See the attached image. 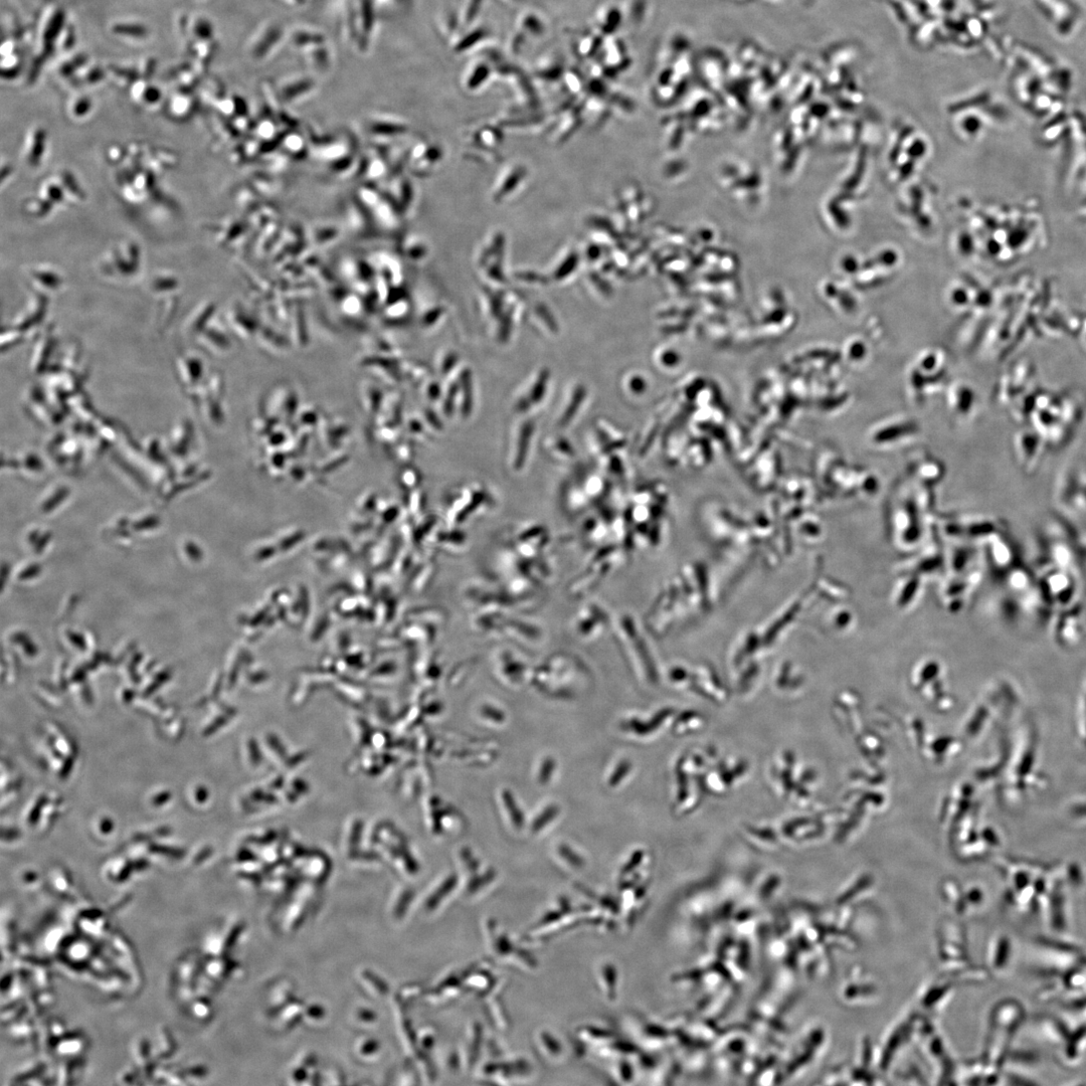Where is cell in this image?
<instances>
[{
	"label": "cell",
	"mask_w": 1086,
	"mask_h": 1086,
	"mask_svg": "<svg viewBox=\"0 0 1086 1086\" xmlns=\"http://www.w3.org/2000/svg\"><path fill=\"white\" fill-rule=\"evenodd\" d=\"M1029 564L1052 616L1083 601L1073 543L1056 515L1035 530Z\"/></svg>",
	"instance_id": "6da1fadb"
},
{
	"label": "cell",
	"mask_w": 1086,
	"mask_h": 1086,
	"mask_svg": "<svg viewBox=\"0 0 1086 1086\" xmlns=\"http://www.w3.org/2000/svg\"><path fill=\"white\" fill-rule=\"evenodd\" d=\"M1015 757L1016 800H1026L1032 793L1046 787V777L1039 769V734L1035 722L1026 718L1019 731Z\"/></svg>",
	"instance_id": "7a4b0ae2"
},
{
	"label": "cell",
	"mask_w": 1086,
	"mask_h": 1086,
	"mask_svg": "<svg viewBox=\"0 0 1086 1086\" xmlns=\"http://www.w3.org/2000/svg\"><path fill=\"white\" fill-rule=\"evenodd\" d=\"M1047 629L1055 645L1061 649H1073L1080 645L1086 635V612L1083 601L1056 612Z\"/></svg>",
	"instance_id": "3957f363"
},
{
	"label": "cell",
	"mask_w": 1086,
	"mask_h": 1086,
	"mask_svg": "<svg viewBox=\"0 0 1086 1086\" xmlns=\"http://www.w3.org/2000/svg\"><path fill=\"white\" fill-rule=\"evenodd\" d=\"M47 147V132L43 128H35L28 134L24 146V159L30 166H38L43 162Z\"/></svg>",
	"instance_id": "277c9868"
},
{
	"label": "cell",
	"mask_w": 1086,
	"mask_h": 1086,
	"mask_svg": "<svg viewBox=\"0 0 1086 1086\" xmlns=\"http://www.w3.org/2000/svg\"><path fill=\"white\" fill-rule=\"evenodd\" d=\"M31 277L37 285L56 291L64 282L60 273L51 266L36 267L31 270Z\"/></svg>",
	"instance_id": "5b68a950"
},
{
	"label": "cell",
	"mask_w": 1086,
	"mask_h": 1086,
	"mask_svg": "<svg viewBox=\"0 0 1086 1086\" xmlns=\"http://www.w3.org/2000/svg\"><path fill=\"white\" fill-rule=\"evenodd\" d=\"M1077 710V732L1082 745L1086 748V679L1081 688Z\"/></svg>",
	"instance_id": "8992f818"
},
{
	"label": "cell",
	"mask_w": 1086,
	"mask_h": 1086,
	"mask_svg": "<svg viewBox=\"0 0 1086 1086\" xmlns=\"http://www.w3.org/2000/svg\"><path fill=\"white\" fill-rule=\"evenodd\" d=\"M1066 816L1077 825H1086V796L1069 803L1066 808Z\"/></svg>",
	"instance_id": "52a82bcc"
},
{
	"label": "cell",
	"mask_w": 1086,
	"mask_h": 1086,
	"mask_svg": "<svg viewBox=\"0 0 1086 1086\" xmlns=\"http://www.w3.org/2000/svg\"><path fill=\"white\" fill-rule=\"evenodd\" d=\"M1062 522V521H1061ZM1063 523V522H1062ZM1065 526V525H1064ZM1066 527V526H1065ZM1067 529V528H1066ZM1073 543L1078 569L1082 579L1084 594H1086V543L1075 538L1067 529Z\"/></svg>",
	"instance_id": "ba28073f"
},
{
	"label": "cell",
	"mask_w": 1086,
	"mask_h": 1086,
	"mask_svg": "<svg viewBox=\"0 0 1086 1086\" xmlns=\"http://www.w3.org/2000/svg\"><path fill=\"white\" fill-rule=\"evenodd\" d=\"M27 212L33 217H45L50 215L53 206L42 198L32 199L26 206Z\"/></svg>",
	"instance_id": "9c48e42d"
},
{
	"label": "cell",
	"mask_w": 1086,
	"mask_h": 1086,
	"mask_svg": "<svg viewBox=\"0 0 1086 1086\" xmlns=\"http://www.w3.org/2000/svg\"><path fill=\"white\" fill-rule=\"evenodd\" d=\"M532 429H533V426L531 424H526L524 426V428L522 429V431H521L520 439H519V445H518V455H517V462L518 463H521L522 461L525 460L527 449H528V441H529L530 435L532 433Z\"/></svg>",
	"instance_id": "30bf717a"
},
{
	"label": "cell",
	"mask_w": 1086,
	"mask_h": 1086,
	"mask_svg": "<svg viewBox=\"0 0 1086 1086\" xmlns=\"http://www.w3.org/2000/svg\"><path fill=\"white\" fill-rule=\"evenodd\" d=\"M113 31L115 34L118 35L130 36L135 38H142L145 37L147 34V30L144 27L134 25H117L113 28Z\"/></svg>",
	"instance_id": "8fae6325"
},
{
	"label": "cell",
	"mask_w": 1086,
	"mask_h": 1086,
	"mask_svg": "<svg viewBox=\"0 0 1086 1086\" xmlns=\"http://www.w3.org/2000/svg\"><path fill=\"white\" fill-rule=\"evenodd\" d=\"M91 105V101L88 98L80 99L73 109L75 116L78 118L85 117L90 112Z\"/></svg>",
	"instance_id": "7c38bea8"
},
{
	"label": "cell",
	"mask_w": 1086,
	"mask_h": 1086,
	"mask_svg": "<svg viewBox=\"0 0 1086 1086\" xmlns=\"http://www.w3.org/2000/svg\"><path fill=\"white\" fill-rule=\"evenodd\" d=\"M582 395H583V394H582V391H581V390H580V391H578V392H577V393L575 394V398H574V400H573V404H571V405H570V406L568 407V409H567V412H566L565 416L563 417V420H562V421H563V425H564V424H568V423H569V422H570V421L572 420V418H573V417L575 416V414H576V408L578 407L579 403H581V401H582Z\"/></svg>",
	"instance_id": "4fadbf2b"
},
{
	"label": "cell",
	"mask_w": 1086,
	"mask_h": 1086,
	"mask_svg": "<svg viewBox=\"0 0 1086 1086\" xmlns=\"http://www.w3.org/2000/svg\"><path fill=\"white\" fill-rule=\"evenodd\" d=\"M160 96L159 90L154 87H149L145 90L143 99L147 103H155L160 99Z\"/></svg>",
	"instance_id": "5bb4252c"
},
{
	"label": "cell",
	"mask_w": 1086,
	"mask_h": 1086,
	"mask_svg": "<svg viewBox=\"0 0 1086 1086\" xmlns=\"http://www.w3.org/2000/svg\"><path fill=\"white\" fill-rule=\"evenodd\" d=\"M85 62H86V58H85L84 56H79V58H77V59H76V60H75L74 62H71L70 64L66 65V66H65V67L63 68L62 72H63V74L69 75V74H71V73H72V72H73V71H74L75 69H77V68H79L80 66H82V65H83V64H84Z\"/></svg>",
	"instance_id": "9a60e30c"
},
{
	"label": "cell",
	"mask_w": 1086,
	"mask_h": 1086,
	"mask_svg": "<svg viewBox=\"0 0 1086 1086\" xmlns=\"http://www.w3.org/2000/svg\"><path fill=\"white\" fill-rule=\"evenodd\" d=\"M103 76H104L103 72L101 70H99V69H96V70L92 71L89 74V76L86 79L87 80L86 82H88V83L98 82L103 78Z\"/></svg>",
	"instance_id": "2e32d148"
}]
</instances>
